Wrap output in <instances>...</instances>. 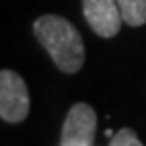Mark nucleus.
<instances>
[{
  "mask_svg": "<svg viewBox=\"0 0 146 146\" xmlns=\"http://www.w3.org/2000/svg\"><path fill=\"white\" fill-rule=\"evenodd\" d=\"M84 17L93 33L112 38L121 29V13L116 0H84Z\"/></svg>",
  "mask_w": 146,
  "mask_h": 146,
  "instance_id": "nucleus-4",
  "label": "nucleus"
},
{
  "mask_svg": "<svg viewBox=\"0 0 146 146\" xmlns=\"http://www.w3.org/2000/svg\"><path fill=\"white\" fill-rule=\"evenodd\" d=\"M31 112V95L27 82L13 70H0V119L21 123Z\"/></svg>",
  "mask_w": 146,
  "mask_h": 146,
  "instance_id": "nucleus-2",
  "label": "nucleus"
},
{
  "mask_svg": "<svg viewBox=\"0 0 146 146\" xmlns=\"http://www.w3.org/2000/svg\"><path fill=\"white\" fill-rule=\"evenodd\" d=\"M123 23L129 27L146 25V0H116Z\"/></svg>",
  "mask_w": 146,
  "mask_h": 146,
  "instance_id": "nucleus-5",
  "label": "nucleus"
},
{
  "mask_svg": "<svg viewBox=\"0 0 146 146\" xmlns=\"http://www.w3.org/2000/svg\"><path fill=\"white\" fill-rule=\"evenodd\" d=\"M34 36L65 74H76L86 61V46L80 31L68 19L53 13L40 15L33 25Z\"/></svg>",
  "mask_w": 146,
  "mask_h": 146,
  "instance_id": "nucleus-1",
  "label": "nucleus"
},
{
  "mask_svg": "<svg viewBox=\"0 0 146 146\" xmlns=\"http://www.w3.org/2000/svg\"><path fill=\"white\" fill-rule=\"evenodd\" d=\"M97 133V114L87 103L70 106L63 121L59 146H93Z\"/></svg>",
  "mask_w": 146,
  "mask_h": 146,
  "instance_id": "nucleus-3",
  "label": "nucleus"
},
{
  "mask_svg": "<svg viewBox=\"0 0 146 146\" xmlns=\"http://www.w3.org/2000/svg\"><path fill=\"white\" fill-rule=\"evenodd\" d=\"M108 146H144V144L141 142L139 135L131 127H123V129H119L114 137H110Z\"/></svg>",
  "mask_w": 146,
  "mask_h": 146,
  "instance_id": "nucleus-6",
  "label": "nucleus"
}]
</instances>
